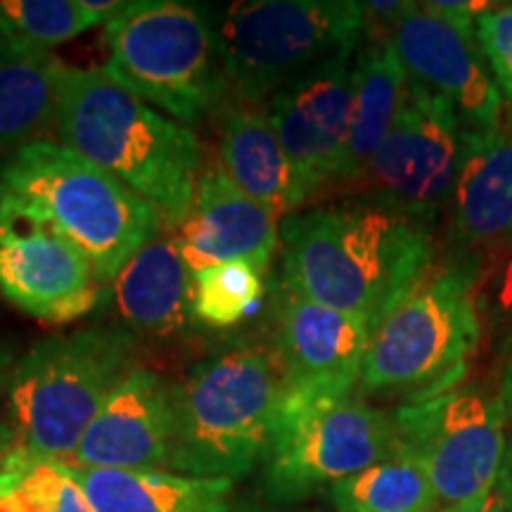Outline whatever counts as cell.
I'll list each match as a JSON object with an SVG mask.
<instances>
[{"instance_id": "e575fe53", "label": "cell", "mask_w": 512, "mask_h": 512, "mask_svg": "<svg viewBox=\"0 0 512 512\" xmlns=\"http://www.w3.org/2000/svg\"><path fill=\"white\" fill-rule=\"evenodd\" d=\"M508 131H510V136H512V110L508 112Z\"/></svg>"}, {"instance_id": "277c9868", "label": "cell", "mask_w": 512, "mask_h": 512, "mask_svg": "<svg viewBox=\"0 0 512 512\" xmlns=\"http://www.w3.org/2000/svg\"><path fill=\"white\" fill-rule=\"evenodd\" d=\"M0 204L79 245L107 285L166 228L155 204L60 140H34L0 164Z\"/></svg>"}, {"instance_id": "2e32d148", "label": "cell", "mask_w": 512, "mask_h": 512, "mask_svg": "<svg viewBox=\"0 0 512 512\" xmlns=\"http://www.w3.org/2000/svg\"><path fill=\"white\" fill-rule=\"evenodd\" d=\"M174 387L155 370L133 363L67 465L171 472L176 444Z\"/></svg>"}, {"instance_id": "83f0119b", "label": "cell", "mask_w": 512, "mask_h": 512, "mask_svg": "<svg viewBox=\"0 0 512 512\" xmlns=\"http://www.w3.org/2000/svg\"><path fill=\"white\" fill-rule=\"evenodd\" d=\"M484 342L503 363L512 361V247L484 266L479 283Z\"/></svg>"}, {"instance_id": "6da1fadb", "label": "cell", "mask_w": 512, "mask_h": 512, "mask_svg": "<svg viewBox=\"0 0 512 512\" xmlns=\"http://www.w3.org/2000/svg\"><path fill=\"white\" fill-rule=\"evenodd\" d=\"M283 283L311 302L380 325L437 256L434 223L356 195L280 221Z\"/></svg>"}, {"instance_id": "d6986e66", "label": "cell", "mask_w": 512, "mask_h": 512, "mask_svg": "<svg viewBox=\"0 0 512 512\" xmlns=\"http://www.w3.org/2000/svg\"><path fill=\"white\" fill-rule=\"evenodd\" d=\"M112 297L126 330L171 337L192 318V271L178 238L159 233L112 280Z\"/></svg>"}, {"instance_id": "d4e9b609", "label": "cell", "mask_w": 512, "mask_h": 512, "mask_svg": "<svg viewBox=\"0 0 512 512\" xmlns=\"http://www.w3.org/2000/svg\"><path fill=\"white\" fill-rule=\"evenodd\" d=\"M102 27L88 0H0V43L46 50Z\"/></svg>"}, {"instance_id": "ffe728a7", "label": "cell", "mask_w": 512, "mask_h": 512, "mask_svg": "<svg viewBox=\"0 0 512 512\" xmlns=\"http://www.w3.org/2000/svg\"><path fill=\"white\" fill-rule=\"evenodd\" d=\"M219 152L230 181L259 202L275 221L297 214L306 204L283 143L261 107L240 105L226 114Z\"/></svg>"}, {"instance_id": "7c38bea8", "label": "cell", "mask_w": 512, "mask_h": 512, "mask_svg": "<svg viewBox=\"0 0 512 512\" xmlns=\"http://www.w3.org/2000/svg\"><path fill=\"white\" fill-rule=\"evenodd\" d=\"M107 283L60 230L0 204V297L48 325L74 323L98 309Z\"/></svg>"}, {"instance_id": "ac0fdd59", "label": "cell", "mask_w": 512, "mask_h": 512, "mask_svg": "<svg viewBox=\"0 0 512 512\" xmlns=\"http://www.w3.org/2000/svg\"><path fill=\"white\" fill-rule=\"evenodd\" d=\"M451 252L486 266L512 247V136L508 126L467 131L451 195Z\"/></svg>"}, {"instance_id": "ba28073f", "label": "cell", "mask_w": 512, "mask_h": 512, "mask_svg": "<svg viewBox=\"0 0 512 512\" xmlns=\"http://www.w3.org/2000/svg\"><path fill=\"white\" fill-rule=\"evenodd\" d=\"M214 29L230 91L259 107L299 74L361 48L368 12L354 0H247L214 15Z\"/></svg>"}, {"instance_id": "9a60e30c", "label": "cell", "mask_w": 512, "mask_h": 512, "mask_svg": "<svg viewBox=\"0 0 512 512\" xmlns=\"http://www.w3.org/2000/svg\"><path fill=\"white\" fill-rule=\"evenodd\" d=\"M373 328L363 318L316 304L280 285L275 358L290 394H354Z\"/></svg>"}, {"instance_id": "603a6c76", "label": "cell", "mask_w": 512, "mask_h": 512, "mask_svg": "<svg viewBox=\"0 0 512 512\" xmlns=\"http://www.w3.org/2000/svg\"><path fill=\"white\" fill-rule=\"evenodd\" d=\"M64 64L46 50L0 43V157L41 140L57 124V83Z\"/></svg>"}, {"instance_id": "44dd1931", "label": "cell", "mask_w": 512, "mask_h": 512, "mask_svg": "<svg viewBox=\"0 0 512 512\" xmlns=\"http://www.w3.org/2000/svg\"><path fill=\"white\" fill-rule=\"evenodd\" d=\"M67 467L95 512H235L233 482L228 479Z\"/></svg>"}, {"instance_id": "e0dca14e", "label": "cell", "mask_w": 512, "mask_h": 512, "mask_svg": "<svg viewBox=\"0 0 512 512\" xmlns=\"http://www.w3.org/2000/svg\"><path fill=\"white\" fill-rule=\"evenodd\" d=\"M178 245L190 271L214 264H247L268 271L280 247V221L230 181L221 164L204 166Z\"/></svg>"}, {"instance_id": "4fadbf2b", "label": "cell", "mask_w": 512, "mask_h": 512, "mask_svg": "<svg viewBox=\"0 0 512 512\" xmlns=\"http://www.w3.org/2000/svg\"><path fill=\"white\" fill-rule=\"evenodd\" d=\"M358 50L339 53L297 79L287 81L266 102L306 202L337 183L354 110Z\"/></svg>"}, {"instance_id": "4dcf8cb0", "label": "cell", "mask_w": 512, "mask_h": 512, "mask_svg": "<svg viewBox=\"0 0 512 512\" xmlns=\"http://www.w3.org/2000/svg\"><path fill=\"white\" fill-rule=\"evenodd\" d=\"M15 363H17L15 344L8 342V339H0V389L8 387L12 370H15Z\"/></svg>"}, {"instance_id": "1f68e13d", "label": "cell", "mask_w": 512, "mask_h": 512, "mask_svg": "<svg viewBox=\"0 0 512 512\" xmlns=\"http://www.w3.org/2000/svg\"><path fill=\"white\" fill-rule=\"evenodd\" d=\"M437 512H510L505 508V503L501 501V496L491 494L486 501L477 503V505H465V508H444V510H437Z\"/></svg>"}, {"instance_id": "7402d4cb", "label": "cell", "mask_w": 512, "mask_h": 512, "mask_svg": "<svg viewBox=\"0 0 512 512\" xmlns=\"http://www.w3.org/2000/svg\"><path fill=\"white\" fill-rule=\"evenodd\" d=\"M408 76L389 36H377L358 48L354 110L337 183L356 185L366 174L389 131H392L406 100Z\"/></svg>"}, {"instance_id": "836d02e7", "label": "cell", "mask_w": 512, "mask_h": 512, "mask_svg": "<svg viewBox=\"0 0 512 512\" xmlns=\"http://www.w3.org/2000/svg\"><path fill=\"white\" fill-rule=\"evenodd\" d=\"M15 448V434H12L10 422H0V463Z\"/></svg>"}, {"instance_id": "52a82bcc", "label": "cell", "mask_w": 512, "mask_h": 512, "mask_svg": "<svg viewBox=\"0 0 512 512\" xmlns=\"http://www.w3.org/2000/svg\"><path fill=\"white\" fill-rule=\"evenodd\" d=\"M102 29V72L178 124L211 117L233 95L211 10L178 0H126Z\"/></svg>"}, {"instance_id": "7a4b0ae2", "label": "cell", "mask_w": 512, "mask_h": 512, "mask_svg": "<svg viewBox=\"0 0 512 512\" xmlns=\"http://www.w3.org/2000/svg\"><path fill=\"white\" fill-rule=\"evenodd\" d=\"M57 136L155 204L164 226L188 219L202 145L188 126L114 83L102 69L64 67L57 83Z\"/></svg>"}, {"instance_id": "3957f363", "label": "cell", "mask_w": 512, "mask_h": 512, "mask_svg": "<svg viewBox=\"0 0 512 512\" xmlns=\"http://www.w3.org/2000/svg\"><path fill=\"white\" fill-rule=\"evenodd\" d=\"M484 264L448 252L380 320L358 394L432 399L467 382L484 344L479 283Z\"/></svg>"}, {"instance_id": "f1b7e54d", "label": "cell", "mask_w": 512, "mask_h": 512, "mask_svg": "<svg viewBox=\"0 0 512 512\" xmlns=\"http://www.w3.org/2000/svg\"><path fill=\"white\" fill-rule=\"evenodd\" d=\"M475 34L498 91L512 102V5L479 15Z\"/></svg>"}, {"instance_id": "30bf717a", "label": "cell", "mask_w": 512, "mask_h": 512, "mask_svg": "<svg viewBox=\"0 0 512 512\" xmlns=\"http://www.w3.org/2000/svg\"><path fill=\"white\" fill-rule=\"evenodd\" d=\"M396 456L425 472L448 508L477 505L496 491L508 451V415L498 394L463 382L392 415Z\"/></svg>"}, {"instance_id": "484cf974", "label": "cell", "mask_w": 512, "mask_h": 512, "mask_svg": "<svg viewBox=\"0 0 512 512\" xmlns=\"http://www.w3.org/2000/svg\"><path fill=\"white\" fill-rule=\"evenodd\" d=\"M0 512H95L64 463H0Z\"/></svg>"}, {"instance_id": "5b68a950", "label": "cell", "mask_w": 512, "mask_h": 512, "mask_svg": "<svg viewBox=\"0 0 512 512\" xmlns=\"http://www.w3.org/2000/svg\"><path fill=\"white\" fill-rule=\"evenodd\" d=\"M285 382L273 351L254 344L197 363L174 387L171 472L238 482L264 465Z\"/></svg>"}, {"instance_id": "9c48e42d", "label": "cell", "mask_w": 512, "mask_h": 512, "mask_svg": "<svg viewBox=\"0 0 512 512\" xmlns=\"http://www.w3.org/2000/svg\"><path fill=\"white\" fill-rule=\"evenodd\" d=\"M394 456L392 415L377 411L358 392H285L261 491L275 505H297Z\"/></svg>"}, {"instance_id": "4316f807", "label": "cell", "mask_w": 512, "mask_h": 512, "mask_svg": "<svg viewBox=\"0 0 512 512\" xmlns=\"http://www.w3.org/2000/svg\"><path fill=\"white\" fill-rule=\"evenodd\" d=\"M264 273L247 264H214L192 273V318L211 328L238 325L261 309Z\"/></svg>"}, {"instance_id": "8992f818", "label": "cell", "mask_w": 512, "mask_h": 512, "mask_svg": "<svg viewBox=\"0 0 512 512\" xmlns=\"http://www.w3.org/2000/svg\"><path fill=\"white\" fill-rule=\"evenodd\" d=\"M136 356L138 339L126 328H83L36 342L17 358L5 387L15 434L10 456L67 463Z\"/></svg>"}, {"instance_id": "8fae6325", "label": "cell", "mask_w": 512, "mask_h": 512, "mask_svg": "<svg viewBox=\"0 0 512 512\" xmlns=\"http://www.w3.org/2000/svg\"><path fill=\"white\" fill-rule=\"evenodd\" d=\"M463 136L465 126L456 107L411 79L399 119L356 183L361 195L437 223L456 188Z\"/></svg>"}, {"instance_id": "f546056e", "label": "cell", "mask_w": 512, "mask_h": 512, "mask_svg": "<svg viewBox=\"0 0 512 512\" xmlns=\"http://www.w3.org/2000/svg\"><path fill=\"white\" fill-rule=\"evenodd\" d=\"M496 494L501 496L505 508L512 512V434L508 439V451H505V460H503V467H501V477H498Z\"/></svg>"}, {"instance_id": "cb8c5ba5", "label": "cell", "mask_w": 512, "mask_h": 512, "mask_svg": "<svg viewBox=\"0 0 512 512\" xmlns=\"http://www.w3.org/2000/svg\"><path fill=\"white\" fill-rule=\"evenodd\" d=\"M328 501L335 512H437L441 503L425 472L401 456L337 482Z\"/></svg>"}, {"instance_id": "d6a6232c", "label": "cell", "mask_w": 512, "mask_h": 512, "mask_svg": "<svg viewBox=\"0 0 512 512\" xmlns=\"http://www.w3.org/2000/svg\"><path fill=\"white\" fill-rule=\"evenodd\" d=\"M498 396H501L505 415H508V425H512V361L505 363L501 375V392H498Z\"/></svg>"}, {"instance_id": "5bb4252c", "label": "cell", "mask_w": 512, "mask_h": 512, "mask_svg": "<svg viewBox=\"0 0 512 512\" xmlns=\"http://www.w3.org/2000/svg\"><path fill=\"white\" fill-rule=\"evenodd\" d=\"M387 36L408 76L444 95L467 131L503 126V95L477 48L475 31L458 27L425 3H408L389 24Z\"/></svg>"}]
</instances>
